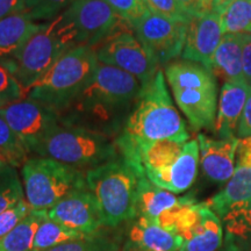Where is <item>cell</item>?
<instances>
[{
	"label": "cell",
	"mask_w": 251,
	"mask_h": 251,
	"mask_svg": "<svg viewBox=\"0 0 251 251\" xmlns=\"http://www.w3.org/2000/svg\"><path fill=\"white\" fill-rule=\"evenodd\" d=\"M86 172L47 157H30L21 166L25 199L34 211H48L79 190H86Z\"/></svg>",
	"instance_id": "ba28073f"
},
{
	"label": "cell",
	"mask_w": 251,
	"mask_h": 251,
	"mask_svg": "<svg viewBox=\"0 0 251 251\" xmlns=\"http://www.w3.org/2000/svg\"><path fill=\"white\" fill-rule=\"evenodd\" d=\"M6 164H5V163L4 162H2L1 161V159H0V169H2V168H4V166H5Z\"/></svg>",
	"instance_id": "ee69618b"
},
{
	"label": "cell",
	"mask_w": 251,
	"mask_h": 251,
	"mask_svg": "<svg viewBox=\"0 0 251 251\" xmlns=\"http://www.w3.org/2000/svg\"><path fill=\"white\" fill-rule=\"evenodd\" d=\"M184 240L153 220L136 216L130 221L122 251H179Z\"/></svg>",
	"instance_id": "9a60e30c"
},
{
	"label": "cell",
	"mask_w": 251,
	"mask_h": 251,
	"mask_svg": "<svg viewBox=\"0 0 251 251\" xmlns=\"http://www.w3.org/2000/svg\"><path fill=\"white\" fill-rule=\"evenodd\" d=\"M224 240L220 218L202 202L196 226L184 238L179 251H218Z\"/></svg>",
	"instance_id": "ffe728a7"
},
{
	"label": "cell",
	"mask_w": 251,
	"mask_h": 251,
	"mask_svg": "<svg viewBox=\"0 0 251 251\" xmlns=\"http://www.w3.org/2000/svg\"><path fill=\"white\" fill-rule=\"evenodd\" d=\"M144 175L122 156L86 171L87 190L96 198L103 227L115 228L136 218L137 187Z\"/></svg>",
	"instance_id": "277c9868"
},
{
	"label": "cell",
	"mask_w": 251,
	"mask_h": 251,
	"mask_svg": "<svg viewBox=\"0 0 251 251\" xmlns=\"http://www.w3.org/2000/svg\"><path fill=\"white\" fill-rule=\"evenodd\" d=\"M200 164L203 175L215 183H225L235 172V159L240 140L209 139L205 134L198 135Z\"/></svg>",
	"instance_id": "2e32d148"
},
{
	"label": "cell",
	"mask_w": 251,
	"mask_h": 251,
	"mask_svg": "<svg viewBox=\"0 0 251 251\" xmlns=\"http://www.w3.org/2000/svg\"><path fill=\"white\" fill-rule=\"evenodd\" d=\"M251 94V87L243 83H225L220 92L213 130L220 139H234L238 122Z\"/></svg>",
	"instance_id": "ac0fdd59"
},
{
	"label": "cell",
	"mask_w": 251,
	"mask_h": 251,
	"mask_svg": "<svg viewBox=\"0 0 251 251\" xmlns=\"http://www.w3.org/2000/svg\"><path fill=\"white\" fill-rule=\"evenodd\" d=\"M0 97L8 100L9 102L18 101L26 97L23 86L1 64H0Z\"/></svg>",
	"instance_id": "e575fe53"
},
{
	"label": "cell",
	"mask_w": 251,
	"mask_h": 251,
	"mask_svg": "<svg viewBox=\"0 0 251 251\" xmlns=\"http://www.w3.org/2000/svg\"><path fill=\"white\" fill-rule=\"evenodd\" d=\"M25 199L24 186L13 166L0 169V214Z\"/></svg>",
	"instance_id": "f546056e"
},
{
	"label": "cell",
	"mask_w": 251,
	"mask_h": 251,
	"mask_svg": "<svg viewBox=\"0 0 251 251\" xmlns=\"http://www.w3.org/2000/svg\"><path fill=\"white\" fill-rule=\"evenodd\" d=\"M143 2L153 14L179 23H191V19L181 11L177 0H143Z\"/></svg>",
	"instance_id": "d6a6232c"
},
{
	"label": "cell",
	"mask_w": 251,
	"mask_h": 251,
	"mask_svg": "<svg viewBox=\"0 0 251 251\" xmlns=\"http://www.w3.org/2000/svg\"><path fill=\"white\" fill-rule=\"evenodd\" d=\"M222 220L227 231V241L251 236V198L231 206Z\"/></svg>",
	"instance_id": "f1b7e54d"
},
{
	"label": "cell",
	"mask_w": 251,
	"mask_h": 251,
	"mask_svg": "<svg viewBox=\"0 0 251 251\" xmlns=\"http://www.w3.org/2000/svg\"><path fill=\"white\" fill-rule=\"evenodd\" d=\"M200 162L198 140L187 141L183 151L171 166L165 170L148 175L147 178L156 186L171 193H183L194 183Z\"/></svg>",
	"instance_id": "e0dca14e"
},
{
	"label": "cell",
	"mask_w": 251,
	"mask_h": 251,
	"mask_svg": "<svg viewBox=\"0 0 251 251\" xmlns=\"http://www.w3.org/2000/svg\"><path fill=\"white\" fill-rule=\"evenodd\" d=\"M30 153L25 144L12 130L7 122L0 117V159L6 165L21 168Z\"/></svg>",
	"instance_id": "4316f807"
},
{
	"label": "cell",
	"mask_w": 251,
	"mask_h": 251,
	"mask_svg": "<svg viewBox=\"0 0 251 251\" xmlns=\"http://www.w3.org/2000/svg\"><path fill=\"white\" fill-rule=\"evenodd\" d=\"M224 35L218 11L194 17L187 25L181 59L198 63L211 70L213 57Z\"/></svg>",
	"instance_id": "5bb4252c"
},
{
	"label": "cell",
	"mask_w": 251,
	"mask_h": 251,
	"mask_svg": "<svg viewBox=\"0 0 251 251\" xmlns=\"http://www.w3.org/2000/svg\"><path fill=\"white\" fill-rule=\"evenodd\" d=\"M219 13L225 34H251V0H233Z\"/></svg>",
	"instance_id": "d4e9b609"
},
{
	"label": "cell",
	"mask_w": 251,
	"mask_h": 251,
	"mask_svg": "<svg viewBox=\"0 0 251 251\" xmlns=\"http://www.w3.org/2000/svg\"><path fill=\"white\" fill-rule=\"evenodd\" d=\"M178 5L181 8V11L192 20L197 14V6L198 0H177Z\"/></svg>",
	"instance_id": "60d3db41"
},
{
	"label": "cell",
	"mask_w": 251,
	"mask_h": 251,
	"mask_svg": "<svg viewBox=\"0 0 251 251\" xmlns=\"http://www.w3.org/2000/svg\"><path fill=\"white\" fill-rule=\"evenodd\" d=\"M187 25L147 12L133 26L134 34L158 67L181 56Z\"/></svg>",
	"instance_id": "8fae6325"
},
{
	"label": "cell",
	"mask_w": 251,
	"mask_h": 251,
	"mask_svg": "<svg viewBox=\"0 0 251 251\" xmlns=\"http://www.w3.org/2000/svg\"><path fill=\"white\" fill-rule=\"evenodd\" d=\"M94 50L99 62L131 75L139 79L142 86L149 83L161 70L135 35L131 27L117 31L94 47Z\"/></svg>",
	"instance_id": "9c48e42d"
},
{
	"label": "cell",
	"mask_w": 251,
	"mask_h": 251,
	"mask_svg": "<svg viewBox=\"0 0 251 251\" xmlns=\"http://www.w3.org/2000/svg\"><path fill=\"white\" fill-rule=\"evenodd\" d=\"M76 0H25V13H27L35 23L51 21L62 11H67Z\"/></svg>",
	"instance_id": "4dcf8cb0"
},
{
	"label": "cell",
	"mask_w": 251,
	"mask_h": 251,
	"mask_svg": "<svg viewBox=\"0 0 251 251\" xmlns=\"http://www.w3.org/2000/svg\"><path fill=\"white\" fill-rule=\"evenodd\" d=\"M41 27L25 12L0 20V61L17 54Z\"/></svg>",
	"instance_id": "44dd1931"
},
{
	"label": "cell",
	"mask_w": 251,
	"mask_h": 251,
	"mask_svg": "<svg viewBox=\"0 0 251 251\" xmlns=\"http://www.w3.org/2000/svg\"><path fill=\"white\" fill-rule=\"evenodd\" d=\"M78 46H81L79 33L63 12L54 20L42 24L41 29L17 54L0 61V64L7 69L27 93L63 55Z\"/></svg>",
	"instance_id": "3957f363"
},
{
	"label": "cell",
	"mask_w": 251,
	"mask_h": 251,
	"mask_svg": "<svg viewBox=\"0 0 251 251\" xmlns=\"http://www.w3.org/2000/svg\"><path fill=\"white\" fill-rule=\"evenodd\" d=\"M236 135L241 139L251 137V94L247 100L246 106L241 115L240 122H238Z\"/></svg>",
	"instance_id": "d590c367"
},
{
	"label": "cell",
	"mask_w": 251,
	"mask_h": 251,
	"mask_svg": "<svg viewBox=\"0 0 251 251\" xmlns=\"http://www.w3.org/2000/svg\"><path fill=\"white\" fill-rule=\"evenodd\" d=\"M178 107L194 130L212 129L218 109V83L211 70L198 63L174 61L165 67Z\"/></svg>",
	"instance_id": "5b68a950"
},
{
	"label": "cell",
	"mask_w": 251,
	"mask_h": 251,
	"mask_svg": "<svg viewBox=\"0 0 251 251\" xmlns=\"http://www.w3.org/2000/svg\"><path fill=\"white\" fill-rule=\"evenodd\" d=\"M8 103H11V102L8 101V100H6L5 98H2V97H0V108H2L6 105H8Z\"/></svg>",
	"instance_id": "7bdbcfd3"
},
{
	"label": "cell",
	"mask_w": 251,
	"mask_h": 251,
	"mask_svg": "<svg viewBox=\"0 0 251 251\" xmlns=\"http://www.w3.org/2000/svg\"><path fill=\"white\" fill-rule=\"evenodd\" d=\"M34 153L81 171L98 168L120 156L113 137L62 124L37 147Z\"/></svg>",
	"instance_id": "52a82bcc"
},
{
	"label": "cell",
	"mask_w": 251,
	"mask_h": 251,
	"mask_svg": "<svg viewBox=\"0 0 251 251\" xmlns=\"http://www.w3.org/2000/svg\"><path fill=\"white\" fill-rule=\"evenodd\" d=\"M243 35L225 34L212 61L211 71L225 83H243Z\"/></svg>",
	"instance_id": "d6986e66"
},
{
	"label": "cell",
	"mask_w": 251,
	"mask_h": 251,
	"mask_svg": "<svg viewBox=\"0 0 251 251\" xmlns=\"http://www.w3.org/2000/svg\"><path fill=\"white\" fill-rule=\"evenodd\" d=\"M46 215L47 211L31 209L26 218L0 240V251H33L37 228Z\"/></svg>",
	"instance_id": "cb8c5ba5"
},
{
	"label": "cell",
	"mask_w": 251,
	"mask_h": 251,
	"mask_svg": "<svg viewBox=\"0 0 251 251\" xmlns=\"http://www.w3.org/2000/svg\"><path fill=\"white\" fill-rule=\"evenodd\" d=\"M64 12L76 26L81 46L94 48L117 31L131 27L113 11L106 0H76Z\"/></svg>",
	"instance_id": "7c38bea8"
},
{
	"label": "cell",
	"mask_w": 251,
	"mask_h": 251,
	"mask_svg": "<svg viewBox=\"0 0 251 251\" xmlns=\"http://www.w3.org/2000/svg\"><path fill=\"white\" fill-rule=\"evenodd\" d=\"M188 137L186 124L176 109L166 87L164 74L159 70L149 83L142 86L115 143L120 156L143 170L139 162L141 150L164 140L186 143Z\"/></svg>",
	"instance_id": "7a4b0ae2"
},
{
	"label": "cell",
	"mask_w": 251,
	"mask_h": 251,
	"mask_svg": "<svg viewBox=\"0 0 251 251\" xmlns=\"http://www.w3.org/2000/svg\"><path fill=\"white\" fill-rule=\"evenodd\" d=\"M47 215L56 224L83 235L96 234L103 227L96 198L87 188L64 198L49 208Z\"/></svg>",
	"instance_id": "4fadbf2b"
},
{
	"label": "cell",
	"mask_w": 251,
	"mask_h": 251,
	"mask_svg": "<svg viewBox=\"0 0 251 251\" xmlns=\"http://www.w3.org/2000/svg\"><path fill=\"white\" fill-rule=\"evenodd\" d=\"M216 5H218V0H198L196 17L216 11Z\"/></svg>",
	"instance_id": "ab89813d"
},
{
	"label": "cell",
	"mask_w": 251,
	"mask_h": 251,
	"mask_svg": "<svg viewBox=\"0 0 251 251\" xmlns=\"http://www.w3.org/2000/svg\"><path fill=\"white\" fill-rule=\"evenodd\" d=\"M42 251H122L121 240L102 231Z\"/></svg>",
	"instance_id": "83f0119b"
},
{
	"label": "cell",
	"mask_w": 251,
	"mask_h": 251,
	"mask_svg": "<svg viewBox=\"0 0 251 251\" xmlns=\"http://www.w3.org/2000/svg\"><path fill=\"white\" fill-rule=\"evenodd\" d=\"M251 198V168L235 166V172L220 192L207 201V206L219 218H224L235 203Z\"/></svg>",
	"instance_id": "603a6c76"
},
{
	"label": "cell",
	"mask_w": 251,
	"mask_h": 251,
	"mask_svg": "<svg viewBox=\"0 0 251 251\" xmlns=\"http://www.w3.org/2000/svg\"><path fill=\"white\" fill-rule=\"evenodd\" d=\"M233 0H218V5H216V11L220 12L222 8L226 7L229 2H231Z\"/></svg>",
	"instance_id": "b9f144b4"
},
{
	"label": "cell",
	"mask_w": 251,
	"mask_h": 251,
	"mask_svg": "<svg viewBox=\"0 0 251 251\" xmlns=\"http://www.w3.org/2000/svg\"><path fill=\"white\" fill-rule=\"evenodd\" d=\"M141 90L137 78L98 62L89 84L57 115L62 125L98 131L115 140Z\"/></svg>",
	"instance_id": "6da1fadb"
},
{
	"label": "cell",
	"mask_w": 251,
	"mask_h": 251,
	"mask_svg": "<svg viewBox=\"0 0 251 251\" xmlns=\"http://www.w3.org/2000/svg\"><path fill=\"white\" fill-rule=\"evenodd\" d=\"M183 199L178 198L175 193L163 190L152 184L147 176H141L137 187L136 213L137 216L157 221L162 215L175 208Z\"/></svg>",
	"instance_id": "7402d4cb"
},
{
	"label": "cell",
	"mask_w": 251,
	"mask_h": 251,
	"mask_svg": "<svg viewBox=\"0 0 251 251\" xmlns=\"http://www.w3.org/2000/svg\"><path fill=\"white\" fill-rule=\"evenodd\" d=\"M242 63L244 81L251 87V34L243 35Z\"/></svg>",
	"instance_id": "8d00e7d4"
},
{
	"label": "cell",
	"mask_w": 251,
	"mask_h": 251,
	"mask_svg": "<svg viewBox=\"0 0 251 251\" xmlns=\"http://www.w3.org/2000/svg\"><path fill=\"white\" fill-rule=\"evenodd\" d=\"M236 166L251 168V137L240 140L236 152Z\"/></svg>",
	"instance_id": "74e56055"
},
{
	"label": "cell",
	"mask_w": 251,
	"mask_h": 251,
	"mask_svg": "<svg viewBox=\"0 0 251 251\" xmlns=\"http://www.w3.org/2000/svg\"><path fill=\"white\" fill-rule=\"evenodd\" d=\"M89 236V235H83L77 231L71 230L63 226L56 224L46 215V218L42 220L34 238L33 251H42L50 249V248L57 247L59 244H63L69 241L77 240Z\"/></svg>",
	"instance_id": "484cf974"
},
{
	"label": "cell",
	"mask_w": 251,
	"mask_h": 251,
	"mask_svg": "<svg viewBox=\"0 0 251 251\" xmlns=\"http://www.w3.org/2000/svg\"><path fill=\"white\" fill-rule=\"evenodd\" d=\"M98 62L93 47H75L27 91L26 98L58 114L89 84Z\"/></svg>",
	"instance_id": "8992f818"
},
{
	"label": "cell",
	"mask_w": 251,
	"mask_h": 251,
	"mask_svg": "<svg viewBox=\"0 0 251 251\" xmlns=\"http://www.w3.org/2000/svg\"><path fill=\"white\" fill-rule=\"evenodd\" d=\"M24 12L25 0H0V20Z\"/></svg>",
	"instance_id": "f35d334b"
},
{
	"label": "cell",
	"mask_w": 251,
	"mask_h": 251,
	"mask_svg": "<svg viewBox=\"0 0 251 251\" xmlns=\"http://www.w3.org/2000/svg\"><path fill=\"white\" fill-rule=\"evenodd\" d=\"M31 208L28 205L26 199L19 201L17 205L6 209L0 214V240L7 235L9 231L17 226L21 220L29 214Z\"/></svg>",
	"instance_id": "836d02e7"
},
{
	"label": "cell",
	"mask_w": 251,
	"mask_h": 251,
	"mask_svg": "<svg viewBox=\"0 0 251 251\" xmlns=\"http://www.w3.org/2000/svg\"><path fill=\"white\" fill-rule=\"evenodd\" d=\"M106 2L131 27L149 11L143 0H106Z\"/></svg>",
	"instance_id": "1f68e13d"
},
{
	"label": "cell",
	"mask_w": 251,
	"mask_h": 251,
	"mask_svg": "<svg viewBox=\"0 0 251 251\" xmlns=\"http://www.w3.org/2000/svg\"><path fill=\"white\" fill-rule=\"evenodd\" d=\"M0 117L25 144L29 153L61 126L57 113L25 97L0 108Z\"/></svg>",
	"instance_id": "30bf717a"
}]
</instances>
